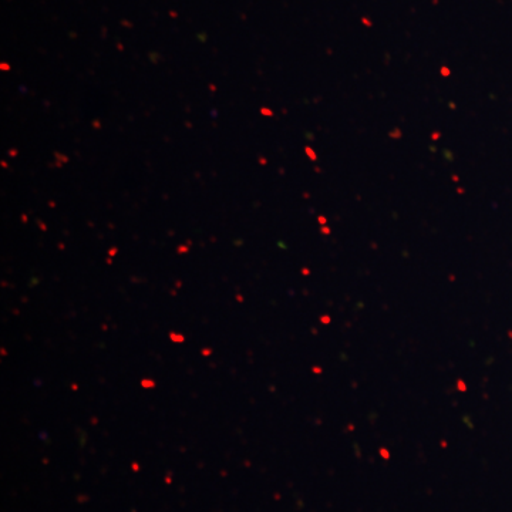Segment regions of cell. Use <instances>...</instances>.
<instances>
[{"mask_svg": "<svg viewBox=\"0 0 512 512\" xmlns=\"http://www.w3.org/2000/svg\"><path fill=\"white\" fill-rule=\"evenodd\" d=\"M171 339L178 340V343L184 342L183 336H180V335L175 336L174 333H171Z\"/></svg>", "mask_w": 512, "mask_h": 512, "instance_id": "cell-1", "label": "cell"}]
</instances>
